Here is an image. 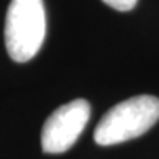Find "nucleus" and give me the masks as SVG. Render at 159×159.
Masks as SVG:
<instances>
[{"instance_id":"obj_1","label":"nucleus","mask_w":159,"mask_h":159,"mask_svg":"<svg viewBox=\"0 0 159 159\" xmlns=\"http://www.w3.org/2000/svg\"><path fill=\"white\" fill-rule=\"evenodd\" d=\"M159 120V99L141 94L122 101L109 109L94 130V141L101 146L119 144L138 138Z\"/></svg>"},{"instance_id":"obj_2","label":"nucleus","mask_w":159,"mask_h":159,"mask_svg":"<svg viewBox=\"0 0 159 159\" xmlns=\"http://www.w3.org/2000/svg\"><path fill=\"white\" fill-rule=\"evenodd\" d=\"M46 8L42 0H11L5 18V46L15 62L31 60L46 39Z\"/></svg>"},{"instance_id":"obj_3","label":"nucleus","mask_w":159,"mask_h":159,"mask_svg":"<svg viewBox=\"0 0 159 159\" xmlns=\"http://www.w3.org/2000/svg\"><path fill=\"white\" fill-rule=\"evenodd\" d=\"M89 112V102L84 99L70 101L55 109L42 127V151L49 154H60L68 151L88 124Z\"/></svg>"},{"instance_id":"obj_4","label":"nucleus","mask_w":159,"mask_h":159,"mask_svg":"<svg viewBox=\"0 0 159 159\" xmlns=\"http://www.w3.org/2000/svg\"><path fill=\"white\" fill-rule=\"evenodd\" d=\"M106 5H109L111 8L119 10V11H130L136 5L138 0H102Z\"/></svg>"}]
</instances>
